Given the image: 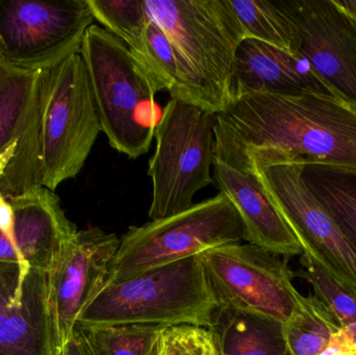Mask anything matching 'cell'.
<instances>
[{
	"label": "cell",
	"instance_id": "obj_7",
	"mask_svg": "<svg viewBox=\"0 0 356 355\" xmlns=\"http://www.w3.org/2000/svg\"><path fill=\"white\" fill-rule=\"evenodd\" d=\"M99 115L81 54L44 71L40 127L42 185L56 191L83 170L102 133Z\"/></svg>",
	"mask_w": 356,
	"mask_h": 355
},
{
	"label": "cell",
	"instance_id": "obj_9",
	"mask_svg": "<svg viewBox=\"0 0 356 355\" xmlns=\"http://www.w3.org/2000/svg\"><path fill=\"white\" fill-rule=\"evenodd\" d=\"M219 306L288 322L302 295L280 256L249 243L232 244L199 256Z\"/></svg>",
	"mask_w": 356,
	"mask_h": 355
},
{
	"label": "cell",
	"instance_id": "obj_27",
	"mask_svg": "<svg viewBox=\"0 0 356 355\" xmlns=\"http://www.w3.org/2000/svg\"><path fill=\"white\" fill-rule=\"evenodd\" d=\"M58 355H94V354L81 329L75 327L70 339L58 350Z\"/></svg>",
	"mask_w": 356,
	"mask_h": 355
},
{
	"label": "cell",
	"instance_id": "obj_29",
	"mask_svg": "<svg viewBox=\"0 0 356 355\" xmlns=\"http://www.w3.org/2000/svg\"><path fill=\"white\" fill-rule=\"evenodd\" d=\"M0 262L18 263L23 266H27L13 242L1 231H0Z\"/></svg>",
	"mask_w": 356,
	"mask_h": 355
},
{
	"label": "cell",
	"instance_id": "obj_33",
	"mask_svg": "<svg viewBox=\"0 0 356 355\" xmlns=\"http://www.w3.org/2000/svg\"><path fill=\"white\" fill-rule=\"evenodd\" d=\"M0 355H3V354H0Z\"/></svg>",
	"mask_w": 356,
	"mask_h": 355
},
{
	"label": "cell",
	"instance_id": "obj_6",
	"mask_svg": "<svg viewBox=\"0 0 356 355\" xmlns=\"http://www.w3.org/2000/svg\"><path fill=\"white\" fill-rule=\"evenodd\" d=\"M217 114L171 98L154 131L156 152L149 160L152 220L192 206L194 196L213 183Z\"/></svg>",
	"mask_w": 356,
	"mask_h": 355
},
{
	"label": "cell",
	"instance_id": "obj_18",
	"mask_svg": "<svg viewBox=\"0 0 356 355\" xmlns=\"http://www.w3.org/2000/svg\"><path fill=\"white\" fill-rule=\"evenodd\" d=\"M221 355H291L284 324L219 306L209 327Z\"/></svg>",
	"mask_w": 356,
	"mask_h": 355
},
{
	"label": "cell",
	"instance_id": "obj_2",
	"mask_svg": "<svg viewBox=\"0 0 356 355\" xmlns=\"http://www.w3.org/2000/svg\"><path fill=\"white\" fill-rule=\"evenodd\" d=\"M79 54L110 145L133 160L147 154L160 120L156 96L162 91L152 73L124 42L98 25L88 29Z\"/></svg>",
	"mask_w": 356,
	"mask_h": 355
},
{
	"label": "cell",
	"instance_id": "obj_23",
	"mask_svg": "<svg viewBox=\"0 0 356 355\" xmlns=\"http://www.w3.org/2000/svg\"><path fill=\"white\" fill-rule=\"evenodd\" d=\"M76 327L94 355H158L164 329L147 324Z\"/></svg>",
	"mask_w": 356,
	"mask_h": 355
},
{
	"label": "cell",
	"instance_id": "obj_14",
	"mask_svg": "<svg viewBox=\"0 0 356 355\" xmlns=\"http://www.w3.org/2000/svg\"><path fill=\"white\" fill-rule=\"evenodd\" d=\"M47 273L0 262V354L56 355Z\"/></svg>",
	"mask_w": 356,
	"mask_h": 355
},
{
	"label": "cell",
	"instance_id": "obj_13",
	"mask_svg": "<svg viewBox=\"0 0 356 355\" xmlns=\"http://www.w3.org/2000/svg\"><path fill=\"white\" fill-rule=\"evenodd\" d=\"M119 244L116 235L98 227L77 231L47 273L58 350L70 339L81 313L108 281Z\"/></svg>",
	"mask_w": 356,
	"mask_h": 355
},
{
	"label": "cell",
	"instance_id": "obj_8",
	"mask_svg": "<svg viewBox=\"0 0 356 355\" xmlns=\"http://www.w3.org/2000/svg\"><path fill=\"white\" fill-rule=\"evenodd\" d=\"M94 20L87 0H0V66L51 70L79 53Z\"/></svg>",
	"mask_w": 356,
	"mask_h": 355
},
{
	"label": "cell",
	"instance_id": "obj_16",
	"mask_svg": "<svg viewBox=\"0 0 356 355\" xmlns=\"http://www.w3.org/2000/svg\"><path fill=\"white\" fill-rule=\"evenodd\" d=\"M307 92L332 94L305 58L252 38L241 42L234 56L232 101L247 94Z\"/></svg>",
	"mask_w": 356,
	"mask_h": 355
},
{
	"label": "cell",
	"instance_id": "obj_17",
	"mask_svg": "<svg viewBox=\"0 0 356 355\" xmlns=\"http://www.w3.org/2000/svg\"><path fill=\"white\" fill-rule=\"evenodd\" d=\"M14 210L13 243L25 264L48 273L79 229L67 218L60 198L38 187L8 200Z\"/></svg>",
	"mask_w": 356,
	"mask_h": 355
},
{
	"label": "cell",
	"instance_id": "obj_28",
	"mask_svg": "<svg viewBox=\"0 0 356 355\" xmlns=\"http://www.w3.org/2000/svg\"><path fill=\"white\" fill-rule=\"evenodd\" d=\"M15 216L10 202L0 192V231L13 242ZM14 244V243H13Z\"/></svg>",
	"mask_w": 356,
	"mask_h": 355
},
{
	"label": "cell",
	"instance_id": "obj_20",
	"mask_svg": "<svg viewBox=\"0 0 356 355\" xmlns=\"http://www.w3.org/2000/svg\"><path fill=\"white\" fill-rule=\"evenodd\" d=\"M134 54L152 73L162 91L167 90L171 98L201 106L200 98L173 46L166 33L154 21L148 25L143 49L140 53Z\"/></svg>",
	"mask_w": 356,
	"mask_h": 355
},
{
	"label": "cell",
	"instance_id": "obj_12",
	"mask_svg": "<svg viewBox=\"0 0 356 355\" xmlns=\"http://www.w3.org/2000/svg\"><path fill=\"white\" fill-rule=\"evenodd\" d=\"M305 58L330 93L356 108V21L334 0H276Z\"/></svg>",
	"mask_w": 356,
	"mask_h": 355
},
{
	"label": "cell",
	"instance_id": "obj_11",
	"mask_svg": "<svg viewBox=\"0 0 356 355\" xmlns=\"http://www.w3.org/2000/svg\"><path fill=\"white\" fill-rule=\"evenodd\" d=\"M44 71L0 66V192L10 200L42 185L40 127Z\"/></svg>",
	"mask_w": 356,
	"mask_h": 355
},
{
	"label": "cell",
	"instance_id": "obj_32",
	"mask_svg": "<svg viewBox=\"0 0 356 355\" xmlns=\"http://www.w3.org/2000/svg\"><path fill=\"white\" fill-rule=\"evenodd\" d=\"M355 355H356V352H355Z\"/></svg>",
	"mask_w": 356,
	"mask_h": 355
},
{
	"label": "cell",
	"instance_id": "obj_22",
	"mask_svg": "<svg viewBox=\"0 0 356 355\" xmlns=\"http://www.w3.org/2000/svg\"><path fill=\"white\" fill-rule=\"evenodd\" d=\"M245 38H252L296 54V33L276 0H228Z\"/></svg>",
	"mask_w": 356,
	"mask_h": 355
},
{
	"label": "cell",
	"instance_id": "obj_25",
	"mask_svg": "<svg viewBox=\"0 0 356 355\" xmlns=\"http://www.w3.org/2000/svg\"><path fill=\"white\" fill-rule=\"evenodd\" d=\"M301 263L316 297L327 306L347 339L356 348V291L334 279L309 254H301Z\"/></svg>",
	"mask_w": 356,
	"mask_h": 355
},
{
	"label": "cell",
	"instance_id": "obj_21",
	"mask_svg": "<svg viewBox=\"0 0 356 355\" xmlns=\"http://www.w3.org/2000/svg\"><path fill=\"white\" fill-rule=\"evenodd\" d=\"M340 331L334 315L316 296H302L300 308L284 324L291 355H321Z\"/></svg>",
	"mask_w": 356,
	"mask_h": 355
},
{
	"label": "cell",
	"instance_id": "obj_4",
	"mask_svg": "<svg viewBox=\"0 0 356 355\" xmlns=\"http://www.w3.org/2000/svg\"><path fill=\"white\" fill-rule=\"evenodd\" d=\"M173 46L201 106L215 114L232 102L234 56L244 31L228 0H145Z\"/></svg>",
	"mask_w": 356,
	"mask_h": 355
},
{
	"label": "cell",
	"instance_id": "obj_1",
	"mask_svg": "<svg viewBox=\"0 0 356 355\" xmlns=\"http://www.w3.org/2000/svg\"><path fill=\"white\" fill-rule=\"evenodd\" d=\"M216 156L246 171L255 160L356 173V108L332 94L252 93L217 114Z\"/></svg>",
	"mask_w": 356,
	"mask_h": 355
},
{
	"label": "cell",
	"instance_id": "obj_10",
	"mask_svg": "<svg viewBox=\"0 0 356 355\" xmlns=\"http://www.w3.org/2000/svg\"><path fill=\"white\" fill-rule=\"evenodd\" d=\"M302 165L255 160L253 171L277 208L303 254L315 258L328 273L356 291V256L325 208L301 176ZM243 172V171H242Z\"/></svg>",
	"mask_w": 356,
	"mask_h": 355
},
{
	"label": "cell",
	"instance_id": "obj_24",
	"mask_svg": "<svg viewBox=\"0 0 356 355\" xmlns=\"http://www.w3.org/2000/svg\"><path fill=\"white\" fill-rule=\"evenodd\" d=\"M94 19L124 42L133 53L143 49L152 22L145 0H87Z\"/></svg>",
	"mask_w": 356,
	"mask_h": 355
},
{
	"label": "cell",
	"instance_id": "obj_15",
	"mask_svg": "<svg viewBox=\"0 0 356 355\" xmlns=\"http://www.w3.org/2000/svg\"><path fill=\"white\" fill-rule=\"evenodd\" d=\"M213 170L216 187L232 202L240 215L244 226V241L277 256L303 254L298 240L253 171L246 173L236 170L217 156Z\"/></svg>",
	"mask_w": 356,
	"mask_h": 355
},
{
	"label": "cell",
	"instance_id": "obj_3",
	"mask_svg": "<svg viewBox=\"0 0 356 355\" xmlns=\"http://www.w3.org/2000/svg\"><path fill=\"white\" fill-rule=\"evenodd\" d=\"M219 302L199 256L108 283L86 306L76 327L147 324L209 327Z\"/></svg>",
	"mask_w": 356,
	"mask_h": 355
},
{
	"label": "cell",
	"instance_id": "obj_31",
	"mask_svg": "<svg viewBox=\"0 0 356 355\" xmlns=\"http://www.w3.org/2000/svg\"><path fill=\"white\" fill-rule=\"evenodd\" d=\"M56 355H58V354H56Z\"/></svg>",
	"mask_w": 356,
	"mask_h": 355
},
{
	"label": "cell",
	"instance_id": "obj_5",
	"mask_svg": "<svg viewBox=\"0 0 356 355\" xmlns=\"http://www.w3.org/2000/svg\"><path fill=\"white\" fill-rule=\"evenodd\" d=\"M238 210L223 193L194 204L172 216L131 226L120 238L108 283L199 256L209 250L244 241Z\"/></svg>",
	"mask_w": 356,
	"mask_h": 355
},
{
	"label": "cell",
	"instance_id": "obj_26",
	"mask_svg": "<svg viewBox=\"0 0 356 355\" xmlns=\"http://www.w3.org/2000/svg\"><path fill=\"white\" fill-rule=\"evenodd\" d=\"M158 355H221L209 327L177 325L164 327Z\"/></svg>",
	"mask_w": 356,
	"mask_h": 355
},
{
	"label": "cell",
	"instance_id": "obj_30",
	"mask_svg": "<svg viewBox=\"0 0 356 355\" xmlns=\"http://www.w3.org/2000/svg\"><path fill=\"white\" fill-rule=\"evenodd\" d=\"M334 3L356 21V0H334Z\"/></svg>",
	"mask_w": 356,
	"mask_h": 355
},
{
	"label": "cell",
	"instance_id": "obj_19",
	"mask_svg": "<svg viewBox=\"0 0 356 355\" xmlns=\"http://www.w3.org/2000/svg\"><path fill=\"white\" fill-rule=\"evenodd\" d=\"M301 176L356 256V173L318 165H302Z\"/></svg>",
	"mask_w": 356,
	"mask_h": 355
}]
</instances>
